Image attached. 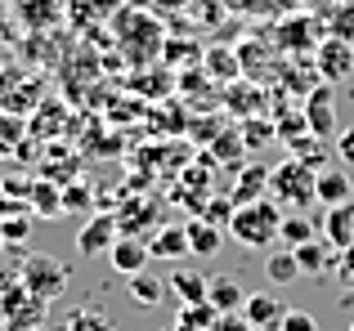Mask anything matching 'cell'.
<instances>
[{"label":"cell","instance_id":"13","mask_svg":"<svg viewBox=\"0 0 354 331\" xmlns=\"http://www.w3.org/2000/svg\"><path fill=\"white\" fill-rule=\"evenodd\" d=\"M247 296H251V291L242 287L234 273H216V278H211V287H207V305L216 309V314H242Z\"/></svg>","mask_w":354,"mask_h":331},{"label":"cell","instance_id":"4","mask_svg":"<svg viewBox=\"0 0 354 331\" xmlns=\"http://www.w3.org/2000/svg\"><path fill=\"white\" fill-rule=\"evenodd\" d=\"M45 300L27 296V287L18 282V287L0 291V327L5 331H45Z\"/></svg>","mask_w":354,"mask_h":331},{"label":"cell","instance_id":"3","mask_svg":"<svg viewBox=\"0 0 354 331\" xmlns=\"http://www.w3.org/2000/svg\"><path fill=\"white\" fill-rule=\"evenodd\" d=\"M314 179H319V174H314L310 166H301L296 157H287V161L269 166V197H274L283 210H310V206H319Z\"/></svg>","mask_w":354,"mask_h":331},{"label":"cell","instance_id":"2","mask_svg":"<svg viewBox=\"0 0 354 331\" xmlns=\"http://www.w3.org/2000/svg\"><path fill=\"white\" fill-rule=\"evenodd\" d=\"M18 282L27 287V296L45 300V305H54L59 296H68V264L59 260V255L50 251H23V264H18Z\"/></svg>","mask_w":354,"mask_h":331},{"label":"cell","instance_id":"15","mask_svg":"<svg viewBox=\"0 0 354 331\" xmlns=\"http://www.w3.org/2000/svg\"><path fill=\"white\" fill-rule=\"evenodd\" d=\"M207 287H211L207 273H198V269H180V264H175V273L166 278V291H171L180 305H207Z\"/></svg>","mask_w":354,"mask_h":331},{"label":"cell","instance_id":"35","mask_svg":"<svg viewBox=\"0 0 354 331\" xmlns=\"http://www.w3.org/2000/svg\"><path fill=\"white\" fill-rule=\"evenodd\" d=\"M216 331H256V327H251V323H247V318H242V314H220Z\"/></svg>","mask_w":354,"mask_h":331},{"label":"cell","instance_id":"28","mask_svg":"<svg viewBox=\"0 0 354 331\" xmlns=\"http://www.w3.org/2000/svg\"><path fill=\"white\" fill-rule=\"evenodd\" d=\"M207 68L216 72V77H229V81H238V77H242V63H238L229 50H211V54H207Z\"/></svg>","mask_w":354,"mask_h":331},{"label":"cell","instance_id":"23","mask_svg":"<svg viewBox=\"0 0 354 331\" xmlns=\"http://www.w3.org/2000/svg\"><path fill=\"white\" fill-rule=\"evenodd\" d=\"M220 314L211 305H180V314H175V331H216Z\"/></svg>","mask_w":354,"mask_h":331},{"label":"cell","instance_id":"5","mask_svg":"<svg viewBox=\"0 0 354 331\" xmlns=\"http://www.w3.org/2000/svg\"><path fill=\"white\" fill-rule=\"evenodd\" d=\"M314 63H319V77L323 86H337L354 72V45L341 41V36H328V41L314 45Z\"/></svg>","mask_w":354,"mask_h":331},{"label":"cell","instance_id":"16","mask_svg":"<svg viewBox=\"0 0 354 331\" xmlns=\"http://www.w3.org/2000/svg\"><path fill=\"white\" fill-rule=\"evenodd\" d=\"M323 237H328L337 251H346V246H354V201H346V206H328L323 210Z\"/></svg>","mask_w":354,"mask_h":331},{"label":"cell","instance_id":"22","mask_svg":"<svg viewBox=\"0 0 354 331\" xmlns=\"http://www.w3.org/2000/svg\"><path fill=\"white\" fill-rule=\"evenodd\" d=\"M265 278L274 282V287L301 278V264H296V255L287 251V246H283V251H269V255H265Z\"/></svg>","mask_w":354,"mask_h":331},{"label":"cell","instance_id":"33","mask_svg":"<svg viewBox=\"0 0 354 331\" xmlns=\"http://www.w3.org/2000/svg\"><path fill=\"white\" fill-rule=\"evenodd\" d=\"M72 206H77V210L90 206V188H86V183H68V188H63V210H72Z\"/></svg>","mask_w":354,"mask_h":331},{"label":"cell","instance_id":"9","mask_svg":"<svg viewBox=\"0 0 354 331\" xmlns=\"http://www.w3.org/2000/svg\"><path fill=\"white\" fill-rule=\"evenodd\" d=\"M314 192H319V206H346L354 201V179L346 166H328V170H319V179H314Z\"/></svg>","mask_w":354,"mask_h":331},{"label":"cell","instance_id":"27","mask_svg":"<svg viewBox=\"0 0 354 331\" xmlns=\"http://www.w3.org/2000/svg\"><path fill=\"white\" fill-rule=\"evenodd\" d=\"M274 134L283 143H296L301 134H310V126H305V112H283V121L274 126Z\"/></svg>","mask_w":354,"mask_h":331},{"label":"cell","instance_id":"26","mask_svg":"<svg viewBox=\"0 0 354 331\" xmlns=\"http://www.w3.org/2000/svg\"><path fill=\"white\" fill-rule=\"evenodd\" d=\"M269 139H278V134H274V126H269L265 117H247V121H242V143H247L251 152H256L260 143H269Z\"/></svg>","mask_w":354,"mask_h":331},{"label":"cell","instance_id":"7","mask_svg":"<svg viewBox=\"0 0 354 331\" xmlns=\"http://www.w3.org/2000/svg\"><path fill=\"white\" fill-rule=\"evenodd\" d=\"M108 264L121 273V278H135V273H148L153 255H148V237H135V233H121L113 246H108Z\"/></svg>","mask_w":354,"mask_h":331},{"label":"cell","instance_id":"31","mask_svg":"<svg viewBox=\"0 0 354 331\" xmlns=\"http://www.w3.org/2000/svg\"><path fill=\"white\" fill-rule=\"evenodd\" d=\"M234 210H238V206H234V197H220V201H211V206H207V215H202V219H207V224H216V228H220V224L229 228Z\"/></svg>","mask_w":354,"mask_h":331},{"label":"cell","instance_id":"14","mask_svg":"<svg viewBox=\"0 0 354 331\" xmlns=\"http://www.w3.org/2000/svg\"><path fill=\"white\" fill-rule=\"evenodd\" d=\"M234 206H251V201H260V197H269V166L265 161H251V166H242L238 170V179H234Z\"/></svg>","mask_w":354,"mask_h":331},{"label":"cell","instance_id":"6","mask_svg":"<svg viewBox=\"0 0 354 331\" xmlns=\"http://www.w3.org/2000/svg\"><path fill=\"white\" fill-rule=\"evenodd\" d=\"M117 237H121L117 215H90L86 224L77 228V255L81 260H99V255H108V246H113Z\"/></svg>","mask_w":354,"mask_h":331},{"label":"cell","instance_id":"36","mask_svg":"<svg viewBox=\"0 0 354 331\" xmlns=\"http://www.w3.org/2000/svg\"><path fill=\"white\" fill-rule=\"evenodd\" d=\"M0 219H5V201H0Z\"/></svg>","mask_w":354,"mask_h":331},{"label":"cell","instance_id":"8","mask_svg":"<svg viewBox=\"0 0 354 331\" xmlns=\"http://www.w3.org/2000/svg\"><path fill=\"white\" fill-rule=\"evenodd\" d=\"M296 264H301V278H328L337 269V246L328 237H310L305 246H296Z\"/></svg>","mask_w":354,"mask_h":331},{"label":"cell","instance_id":"38","mask_svg":"<svg viewBox=\"0 0 354 331\" xmlns=\"http://www.w3.org/2000/svg\"><path fill=\"white\" fill-rule=\"evenodd\" d=\"M0 331H5V327H0Z\"/></svg>","mask_w":354,"mask_h":331},{"label":"cell","instance_id":"25","mask_svg":"<svg viewBox=\"0 0 354 331\" xmlns=\"http://www.w3.org/2000/svg\"><path fill=\"white\" fill-rule=\"evenodd\" d=\"M27 233H32V215H9L5 210V224H0V242L5 246H23Z\"/></svg>","mask_w":354,"mask_h":331},{"label":"cell","instance_id":"19","mask_svg":"<svg viewBox=\"0 0 354 331\" xmlns=\"http://www.w3.org/2000/svg\"><path fill=\"white\" fill-rule=\"evenodd\" d=\"M162 291H166V282H157L153 273L126 278V296H130V305H139V309H157L162 305Z\"/></svg>","mask_w":354,"mask_h":331},{"label":"cell","instance_id":"1","mask_svg":"<svg viewBox=\"0 0 354 331\" xmlns=\"http://www.w3.org/2000/svg\"><path fill=\"white\" fill-rule=\"evenodd\" d=\"M278 224H283V206L274 197H260L251 206H238L234 219H229V237L247 251H269L278 237Z\"/></svg>","mask_w":354,"mask_h":331},{"label":"cell","instance_id":"21","mask_svg":"<svg viewBox=\"0 0 354 331\" xmlns=\"http://www.w3.org/2000/svg\"><path fill=\"white\" fill-rule=\"evenodd\" d=\"M287 148H292V157L301 161V166H310L314 174H319V170H328V148H323V139H319V134H301V139H296V143H287Z\"/></svg>","mask_w":354,"mask_h":331},{"label":"cell","instance_id":"20","mask_svg":"<svg viewBox=\"0 0 354 331\" xmlns=\"http://www.w3.org/2000/svg\"><path fill=\"white\" fill-rule=\"evenodd\" d=\"M27 206H32L41 219H54V215L63 210V188H54V183L36 179V183H32V192H27Z\"/></svg>","mask_w":354,"mask_h":331},{"label":"cell","instance_id":"37","mask_svg":"<svg viewBox=\"0 0 354 331\" xmlns=\"http://www.w3.org/2000/svg\"><path fill=\"white\" fill-rule=\"evenodd\" d=\"M350 331H354V323H350Z\"/></svg>","mask_w":354,"mask_h":331},{"label":"cell","instance_id":"29","mask_svg":"<svg viewBox=\"0 0 354 331\" xmlns=\"http://www.w3.org/2000/svg\"><path fill=\"white\" fill-rule=\"evenodd\" d=\"M278 331H319V318H314L310 309H287Z\"/></svg>","mask_w":354,"mask_h":331},{"label":"cell","instance_id":"12","mask_svg":"<svg viewBox=\"0 0 354 331\" xmlns=\"http://www.w3.org/2000/svg\"><path fill=\"white\" fill-rule=\"evenodd\" d=\"M283 300L274 296V291H251L247 305H242V318H247L256 331H278V323H283Z\"/></svg>","mask_w":354,"mask_h":331},{"label":"cell","instance_id":"30","mask_svg":"<svg viewBox=\"0 0 354 331\" xmlns=\"http://www.w3.org/2000/svg\"><path fill=\"white\" fill-rule=\"evenodd\" d=\"M332 278L341 282V291H354V246L337 251V269H332Z\"/></svg>","mask_w":354,"mask_h":331},{"label":"cell","instance_id":"34","mask_svg":"<svg viewBox=\"0 0 354 331\" xmlns=\"http://www.w3.org/2000/svg\"><path fill=\"white\" fill-rule=\"evenodd\" d=\"M337 157H341V166H354V126H346V130L337 134Z\"/></svg>","mask_w":354,"mask_h":331},{"label":"cell","instance_id":"11","mask_svg":"<svg viewBox=\"0 0 354 331\" xmlns=\"http://www.w3.org/2000/svg\"><path fill=\"white\" fill-rule=\"evenodd\" d=\"M148 255L180 264L184 255H189V233H184V224H157L153 233H148Z\"/></svg>","mask_w":354,"mask_h":331},{"label":"cell","instance_id":"24","mask_svg":"<svg viewBox=\"0 0 354 331\" xmlns=\"http://www.w3.org/2000/svg\"><path fill=\"white\" fill-rule=\"evenodd\" d=\"M63 331H117V323L99 305H81V309H72V318H68Z\"/></svg>","mask_w":354,"mask_h":331},{"label":"cell","instance_id":"32","mask_svg":"<svg viewBox=\"0 0 354 331\" xmlns=\"http://www.w3.org/2000/svg\"><path fill=\"white\" fill-rule=\"evenodd\" d=\"M18 264H23V255H18V260H9V255H5V242H0V291L18 287Z\"/></svg>","mask_w":354,"mask_h":331},{"label":"cell","instance_id":"10","mask_svg":"<svg viewBox=\"0 0 354 331\" xmlns=\"http://www.w3.org/2000/svg\"><path fill=\"white\" fill-rule=\"evenodd\" d=\"M305 126H310V134H319V139L341 134L337 130V99H332V86H323V90L310 94V103H305Z\"/></svg>","mask_w":354,"mask_h":331},{"label":"cell","instance_id":"18","mask_svg":"<svg viewBox=\"0 0 354 331\" xmlns=\"http://www.w3.org/2000/svg\"><path fill=\"white\" fill-rule=\"evenodd\" d=\"M314 233V219L305 215V210H283V224H278V242L287 246V251H296V246H305Z\"/></svg>","mask_w":354,"mask_h":331},{"label":"cell","instance_id":"17","mask_svg":"<svg viewBox=\"0 0 354 331\" xmlns=\"http://www.w3.org/2000/svg\"><path fill=\"white\" fill-rule=\"evenodd\" d=\"M184 233H189V255H198V260H216L220 255V228L216 224H207V219H189L184 224Z\"/></svg>","mask_w":354,"mask_h":331}]
</instances>
